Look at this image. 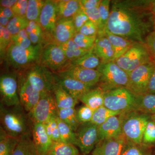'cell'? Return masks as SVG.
<instances>
[{
  "label": "cell",
  "instance_id": "d6986e66",
  "mask_svg": "<svg viewBox=\"0 0 155 155\" xmlns=\"http://www.w3.org/2000/svg\"><path fill=\"white\" fill-rule=\"evenodd\" d=\"M54 74L56 83L60 84L68 93L78 100L82 95L93 87L73 78L61 77L55 73Z\"/></svg>",
  "mask_w": 155,
  "mask_h": 155
},
{
  "label": "cell",
  "instance_id": "603a6c76",
  "mask_svg": "<svg viewBox=\"0 0 155 155\" xmlns=\"http://www.w3.org/2000/svg\"><path fill=\"white\" fill-rule=\"evenodd\" d=\"M104 34L110 42L114 50V61L123 55L136 43L111 33L107 29L105 31Z\"/></svg>",
  "mask_w": 155,
  "mask_h": 155
},
{
  "label": "cell",
  "instance_id": "e0dca14e",
  "mask_svg": "<svg viewBox=\"0 0 155 155\" xmlns=\"http://www.w3.org/2000/svg\"><path fill=\"white\" fill-rule=\"evenodd\" d=\"M126 141L123 135L99 141L92 151V155H120Z\"/></svg>",
  "mask_w": 155,
  "mask_h": 155
},
{
  "label": "cell",
  "instance_id": "4fadbf2b",
  "mask_svg": "<svg viewBox=\"0 0 155 155\" xmlns=\"http://www.w3.org/2000/svg\"><path fill=\"white\" fill-rule=\"evenodd\" d=\"M98 127L91 122L80 124L75 131L78 147L84 155H88L98 142Z\"/></svg>",
  "mask_w": 155,
  "mask_h": 155
},
{
  "label": "cell",
  "instance_id": "5bb4252c",
  "mask_svg": "<svg viewBox=\"0 0 155 155\" xmlns=\"http://www.w3.org/2000/svg\"><path fill=\"white\" fill-rule=\"evenodd\" d=\"M54 73L61 77L73 78L92 87L99 83L101 76L97 69H86L70 64L61 71Z\"/></svg>",
  "mask_w": 155,
  "mask_h": 155
},
{
  "label": "cell",
  "instance_id": "4316f807",
  "mask_svg": "<svg viewBox=\"0 0 155 155\" xmlns=\"http://www.w3.org/2000/svg\"><path fill=\"white\" fill-rule=\"evenodd\" d=\"M135 110L151 115L155 114V94L146 93L136 97Z\"/></svg>",
  "mask_w": 155,
  "mask_h": 155
},
{
  "label": "cell",
  "instance_id": "11a10c76",
  "mask_svg": "<svg viewBox=\"0 0 155 155\" xmlns=\"http://www.w3.org/2000/svg\"><path fill=\"white\" fill-rule=\"evenodd\" d=\"M146 93L155 94V69L149 81Z\"/></svg>",
  "mask_w": 155,
  "mask_h": 155
},
{
  "label": "cell",
  "instance_id": "ffe728a7",
  "mask_svg": "<svg viewBox=\"0 0 155 155\" xmlns=\"http://www.w3.org/2000/svg\"><path fill=\"white\" fill-rule=\"evenodd\" d=\"M122 135V123L119 115L112 116L98 127V142Z\"/></svg>",
  "mask_w": 155,
  "mask_h": 155
},
{
  "label": "cell",
  "instance_id": "ee69618b",
  "mask_svg": "<svg viewBox=\"0 0 155 155\" xmlns=\"http://www.w3.org/2000/svg\"><path fill=\"white\" fill-rule=\"evenodd\" d=\"M72 19L76 33L79 32L81 27L89 20L86 13L81 9L72 17Z\"/></svg>",
  "mask_w": 155,
  "mask_h": 155
},
{
  "label": "cell",
  "instance_id": "bcb514c9",
  "mask_svg": "<svg viewBox=\"0 0 155 155\" xmlns=\"http://www.w3.org/2000/svg\"><path fill=\"white\" fill-rule=\"evenodd\" d=\"M86 36L97 37L98 28L95 24L89 20L81 28L79 32Z\"/></svg>",
  "mask_w": 155,
  "mask_h": 155
},
{
  "label": "cell",
  "instance_id": "6da1fadb",
  "mask_svg": "<svg viewBox=\"0 0 155 155\" xmlns=\"http://www.w3.org/2000/svg\"><path fill=\"white\" fill-rule=\"evenodd\" d=\"M150 2L113 1L107 29L132 41L145 43L146 37L153 29L154 16L150 11Z\"/></svg>",
  "mask_w": 155,
  "mask_h": 155
},
{
  "label": "cell",
  "instance_id": "f5cc1de1",
  "mask_svg": "<svg viewBox=\"0 0 155 155\" xmlns=\"http://www.w3.org/2000/svg\"><path fill=\"white\" fill-rule=\"evenodd\" d=\"M101 0H80L81 8L83 10L98 8Z\"/></svg>",
  "mask_w": 155,
  "mask_h": 155
},
{
  "label": "cell",
  "instance_id": "d590c367",
  "mask_svg": "<svg viewBox=\"0 0 155 155\" xmlns=\"http://www.w3.org/2000/svg\"><path fill=\"white\" fill-rule=\"evenodd\" d=\"M29 21L25 17L15 16L10 19L6 28L11 36H14L28 26Z\"/></svg>",
  "mask_w": 155,
  "mask_h": 155
},
{
  "label": "cell",
  "instance_id": "277c9868",
  "mask_svg": "<svg viewBox=\"0 0 155 155\" xmlns=\"http://www.w3.org/2000/svg\"><path fill=\"white\" fill-rule=\"evenodd\" d=\"M43 46L42 44L22 48L11 42L6 51V61L14 69H21L40 64Z\"/></svg>",
  "mask_w": 155,
  "mask_h": 155
},
{
  "label": "cell",
  "instance_id": "816d5d0a",
  "mask_svg": "<svg viewBox=\"0 0 155 155\" xmlns=\"http://www.w3.org/2000/svg\"><path fill=\"white\" fill-rule=\"evenodd\" d=\"M28 37L33 45L42 44V43L44 38L43 31H38L28 34Z\"/></svg>",
  "mask_w": 155,
  "mask_h": 155
},
{
  "label": "cell",
  "instance_id": "680465c9",
  "mask_svg": "<svg viewBox=\"0 0 155 155\" xmlns=\"http://www.w3.org/2000/svg\"><path fill=\"white\" fill-rule=\"evenodd\" d=\"M10 19L8 17H5L4 15L0 14V25H2L4 27H6L8 24Z\"/></svg>",
  "mask_w": 155,
  "mask_h": 155
},
{
  "label": "cell",
  "instance_id": "94428289",
  "mask_svg": "<svg viewBox=\"0 0 155 155\" xmlns=\"http://www.w3.org/2000/svg\"><path fill=\"white\" fill-rule=\"evenodd\" d=\"M150 119L151 120H152L153 122H155V114L151 115V116Z\"/></svg>",
  "mask_w": 155,
  "mask_h": 155
},
{
  "label": "cell",
  "instance_id": "60d3db41",
  "mask_svg": "<svg viewBox=\"0 0 155 155\" xmlns=\"http://www.w3.org/2000/svg\"><path fill=\"white\" fill-rule=\"evenodd\" d=\"M11 40L12 43L22 48H28L32 45L28 37V32L25 29L21 30L17 34L12 36Z\"/></svg>",
  "mask_w": 155,
  "mask_h": 155
},
{
  "label": "cell",
  "instance_id": "7dc6e473",
  "mask_svg": "<svg viewBox=\"0 0 155 155\" xmlns=\"http://www.w3.org/2000/svg\"><path fill=\"white\" fill-rule=\"evenodd\" d=\"M28 1L18 0L12 8L15 16L26 17V11L28 7Z\"/></svg>",
  "mask_w": 155,
  "mask_h": 155
},
{
  "label": "cell",
  "instance_id": "e7e4bbea",
  "mask_svg": "<svg viewBox=\"0 0 155 155\" xmlns=\"http://www.w3.org/2000/svg\"></svg>",
  "mask_w": 155,
  "mask_h": 155
},
{
  "label": "cell",
  "instance_id": "74e56055",
  "mask_svg": "<svg viewBox=\"0 0 155 155\" xmlns=\"http://www.w3.org/2000/svg\"><path fill=\"white\" fill-rule=\"evenodd\" d=\"M141 145L147 149L155 147V122L151 119L144 130Z\"/></svg>",
  "mask_w": 155,
  "mask_h": 155
},
{
  "label": "cell",
  "instance_id": "e575fe53",
  "mask_svg": "<svg viewBox=\"0 0 155 155\" xmlns=\"http://www.w3.org/2000/svg\"><path fill=\"white\" fill-rule=\"evenodd\" d=\"M45 1L28 0L26 17L28 21H36L39 22L40 15Z\"/></svg>",
  "mask_w": 155,
  "mask_h": 155
},
{
  "label": "cell",
  "instance_id": "6125c7cd",
  "mask_svg": "<svg viewBox=\"0 0 155 155\" xmlns=\"http://www.w3.org/2000/svg\"><path fill=\"white\" fill-rule=\"evenodd\" d=\"M153 30L155 31V17H154L153 22Z\"/></svg>",
  "mask_w": 155,
  "mask_h": 155
},
{
  "label": "cell",
  "instance_id": "8d00e7d4",
  "mask_svg": "<svg viewBox=\"0 0 155 155\" xmlns=\"http://www.w3.org/2000/svg\"><path fill=\"white\" fill-rule=\"evenodd\" d=\"M110 3L111 1L110 0H101L99 6L98 7L101 17V31L98 33L97 35L104 34L105 31L107 29L110 13Z\"/></svg>",
  "mask_w": 155,
  "mask_h": 155
},
{
  "label": "cell",
  "instance_id": "b9f144b4",
  "mask_svg": "<svg viewBox=\"0 0 155 155\" xmlns=\"http://www.w3.org/2000/svg\"><path fill=\"white\" fill-rule=\"evenodd\" d=\"M12 36L6 27L0 25V52L1 58L5 56L6 51L12 42Z\"/></svg>",
  "mask_w": 155,
  "mask_h": 155
},
{
  "label": "cell",
  "instance_id": "db71d44e",
  "mask_svg": "<svg viewBox=\"0 0 155 155\" xmlns=\"http://www.w3.org/2000/svg\"><path fill=\"white\" fill-rule=\"evenodd\" d=\"M25 29L28 34L38 31L43 30L39 22L36 21H29L28 26Z\"/></svg>",
  "mask_w": 155,
  "mask_h": 155
},
{
  "label": "cell",
  "instance_id": "f907efd6",
  "mask_svg": "<svg viewBox=\"0 0 155 155\" xmlns=\"http://www.w3.org/2000/svg\"><path fill=\"white\" fill-rule=\"evenodd\" d=\"M57 117H54L50 119L51 125L52 126L51 139L53 142H62L61 140L60 131L58 128Z\"/></svg>",
  "mask_w": 155,
  "mask_h": 155
},
{
  "label": "cell",
  "instance_id": "c3c4849f",
  "mask_svg": "<svg viewBox=\"0 0 155 155\" xmlns=\"http://www.w3.org/2000/svg\"><path fill=\"white\" fill-rule=\"evenodd\" d=\"M145 43L153 61L155 63V31L153 30L147 35L145 40Z\"/></svg>",
  "mask_w": 155,
  "mask_h": 155
},
{
  "label": "cell",
  "instance_id": "d6a6232c",
  "mask_svg": "<svg viewBox=\"0 0 155 155\" xmlns=\"http://www.w3.org/2000/svg\"><path fill=\"white\" fill-rule=\"evenodd\" d=\"M58 116L75 132L80 125L76 117L75 108L58 109Z\"/></svg>",
  "mask_w": 155,
  "mask_h": 155
},
{
  "label": "cell",
  "instance_id": "be15d7a7",
  "mask_svg": "<svg viewBox=\"0 0 155 155\" xmlns=\"http://www.w3.org/2000/svg\"><path fill=\"white\" fill-rule=\"evenodd\" d=\"M147 155H155V153L152 152L151 151H150L148 153Z\"/></svg>",
  "mask_w": 155,
  "mask_h": 155
},
{
  "label": "cell",
  "instance_id": "7c38bea8",
  "mask_svg": "<svg viewBox=\"0 0 155 155\" xmlns=\"http://www.w3.org/2000/svg\"><path fill=\"white\" fill-rule=\"evenodd\" d=\"M1 103L6 107L20 104L18 93V76L16 73H5L0 77Z\"/></svg>",
  "mask_w": 155,
  "mask_h": 155
},
{
  "label": "cell",
  "instance_id": "2e32d148",
  "mask_svg": "<svg viewBox=\"0 0 155 155\" xmlns=\"http://www.w3.org/2000/svg\"><path fill=\"white\" fill-rule=\"evenodd\" d=\"M57 21L56 1L46 0L39 22L46 35L54 36Z\"/></svg>",
  "mask_w": 155,
  "mask_h": 155
},
{
  "label": "cell",
  "instance_id": "3957f363",
  "mask_svg": "<svg viewBox=\"0 0 155 155\" xmlns=\"http://www.w3.org/2000/svg\"><path fill=\"white\" fill-rule=\"evenodd\" d=\"M119 116L122 134L126 140L141 145L143 136L150 115L133 110L122 113Z\"/></svg>",
  "mask_w": 155,
  "mask_h": 155
},
{
  "label": "cell",
  "instance_id": "7a4b0ae2",
  "mask_svg": "<svg viewBox=\"0 0 155 155\" xmlns=\"http://www.w3.org/2000/svg\"><path fill=\"white\" fill-rule=\"evenodd\" d=\"M1 126L6 133L17 138L32 134V123L21 104L8 107L0 105Z\"/></svg>",
  "mask_w": 155,
  "mask_h": 155
},
{
  "label": "cell",
  "instance_id": "52a82bcc",
  "mask_svg": "<svg viewBox=\"0 0 155 155\" xmlns=\"http://www.w3.org/2000/svg\"><path fill=\"white\" fill-rule=\"evenodd\" d=\"M24 75L41 95L53 93L56 84L54 74L47 67L39 64H35L28 68Z\"/></svg>",
  "mask_w": 155,
  "mask_h": 155
},
{
  "label": "cell",
  "instance_id": "9c48e42d",
  "mask_svg": "<svg viewBox=\"0 0 155 155\" xmlns=\"http://www.w3.org/2000/svg\"><path fill=\"white\" fill-rule=\"evenodd\" d=\"M155 69L153 61L143 64L128 74L126 88L137 97L147 93L150 78Z\"/></svg>",
  "mask_w": 155,
  "mask_h": 155
},
{
  "label": "cell",
  "instance_id": "5b68a950",
  "mask_svg": "<svg viewBox=\"0 0 155 155\" xmlns=\"http://www.w3.org/2000/svg\"><path fill=\"white\" fill-rule=\"evenodd\" d=\"M97 70L101 74L99 86L104 92L120 87H127L128 75L115 61L101 63Z\"/></svg>",
  "mask_w": 155,
  "mask_h": 155
},
{
  "label": "cell",
  "instance_id": "83f0119b",
  "mask_svg": "<svg viewBox=\"0 0 155 155\" xmlns=\"http://www.w3.org/2000/svg\"><path fill=\"white\" fill-rule=\"evenodd\" d=\"M31 137L32 134L19 138L12 155H38Z\"/></svg>",
  "mask_w": 155,
  "mask_h": 155
},
{
  "label": "cell",
  "instance_id": "681fc988",
  "mask_svg": "<svg viewBox=\"0 0 155 155\" xmlns=\"http://www.w3.org/2000/svg\"><path fill=\"white\" fill-rule=\"evenodd\" d=\"M75 44V43L74 42L72 39L66 42L59 45L61 48L64 51V54L68 61L70 62L74 60L73 50H74Z\"/></svg>",
  "mask_w": 155,
  "mask_h": 155
},
{
  "label": "cell",
  "instance_id": "6f0895ef",
  "mask_svg": "<svg viewBox=\"0 0 155 155\" xmlns=\"http://www.w3.org/2000/svg\"><path fill=\"white\" fill-rule=\"evenodd\" d=\"M17 2V0H1L0 5L1 7L12 8Z\"/></svg>",
  "mask_w": 155,
  "mask_h": 155
},
{
  "label": "cell",
  "instance_id": "30bf717a",
  "mask_svg": "<svg viewBox=\"0 0 155 155\" xmlns=\"http://www.w3.org/2000/svg\"><path fill=\"white\" fill-rule=\"evenodd\" d=\"M70 63L59 44L50 43L43 48L40 64L53 72L61 71Z\"/></svg>",
  "mask_w": 155,
  "mask_h": 155
},
{
  "label": "cell",
  "instance_id": "d4e9b609",
  "mask_svg": "<svg viewBox=\"0 0 155 155\" xmlns=\"http://www.w3.org/2000/svg\"><path fill=\"white\" fill-rule=\"evenodd\" d=\"M104 93L99 87L92 88L82 95L79 98V101L95 111L104 106Z\"/></svg>",
  "mask_w": 155,
  "mask_h": 155
},
{
  "label": "cell",
  "instance_id": "f6af8a7d",
  "mask_svg": "<svg viewBox=\"0 0 155 155\" xmlns=\"http://www.w3.org/2000/svg\"><path fill=\"white\" fill-rule=\"evenodd\" d=\"M83 11L86 13L89 20L96 25L98 28V32H100L101 29V24L98 8H95Z\"/></svg>",
  "mask_w": 155,
  "mask_h": 155
},
{
  "label": "cell",
  "instance_id": "1f68e13d",
  "mask_svg": "<svg viewBox=\"0 0 155 155\" xmlns=\"http://www.w3.org/2000/svg\"><path fill=\"white\" fill-rule=\"evenodd\" d=\"M79 150L73 144L53 142L47 155H79Z\"/></svg>",
  "mask_w": 155,
  "mask_h": 155
},
{
  "label": "cell",
  "instance_id": "484cf974",
  "mask_svg": "<svg viewBox=\"0 0 155 155\" xmlns=\"http://www.w3.org/2000/svg\"><path fill=\"white\" fill-rule=\"evenodd\" d=\"M53 93L58 109H67L75 108L78 101L65 90L60 84L56 83Z\"/></svg>",
  "mask_w": 155,
  "mask_h": 155
},
{
  "label": "cell",
  "instance_id": "44dd1931",
  "mask_svg": "<svg viewBox=\"0 0 155 155\" xmlns=\"http://www.w3.org/2000/svg\"><path fill=\"white\" fill-rule=\"evenodd\" d=\"M76 33L72 18L57 20L54 37L60 45L72 39Z\"/></svg>",
  "mask_w": 155,
  "mask_h": 155
},
{
  "label": "cell",
  "instance_id": "ab89813d",
  "mask_svg": "<svg viewBox=\"0 0 155 155\" xmlns=\"http://www.w3.org/2000/svg\"><path fill=\"white\" fill-rule=\"evenodd\" d=\"M147 148L126 140L120 155H147Z\"/></svg>",
  "mask_w": 155,
  "mask_h": 155
},
{
  "label": "cell",
  "instance_id": "91938a15",
  "mask_svg": "<svg viewBox=\"0 0 155 155\" xmlns=\"http://www.w3.org/2000/svg\"><path fill=\"white\" fill-rule=\"evenodd\" d=\"M150 11L154 17H155V0L150 1Z\"/></svg>",
  "mask_w": 155,
  "mask_h": 155
},
{
  "label": "cell",
  "instance_id": "8fae6325",
  "mask_svg": "<svg viewBox=\"0 0 155 155\" xmlns=\"http://www.w3.org/2000/svg\"><path fill=\"white\" fill-rule=\"evenodd\" d=\"M32 123L44 124L51 118L58 116V107L54 93L41 96L39 101L28 114Z\"/></svg>",
  "mask_w": 155,
  "mask_h": 155
},
{
  "label": "cell",
  "instance_id": "8992f818",
  "mask_svg": "<svg viewBox=\"0 0 155 155\" xmlns=\"http://www.w3.org/2000/svg\"><path fill=\"white\" fill-rule=\"evenodd\" d=\"M152 61L145 43L136 42L115 62L128 75L143 64Z\"/></svg>",
  "mask_w": 155,
  "mask_h": 155
},
{
  "label": "cell",
  "instance_id": "cb8c5ba5",
  "mask_svg": "<svg viewBox=\"0 0 155 155\" xmlns=\"http://www.w3.org/2000/svg\"><path fill=\"white\" fill-rule=\"evenodd\" d=\"M57 20L72 18L81 9L80 0L56 1Z\"/></svg>",
  "mask_w": 155,
  "mask_h": 155
},
{
  "label": "cell",
  "instance_id": "7bdbcfd3",
  "mask_svg": "<svg viewBox=\"0 0 155 155\" xmlns=\"http://www.w3.org/2000/svg\"><path fill=\"white\" fill-rule=\"evenodd\" d=\"M76 110V117L80 124L91 122L94 110L85 105L80 107Z\"/></svg>",
  "mask_w": 155,
  "mask_h": 155
},
{
  "label": "cell",
  "instance_id": "9a60e30c",
  "mask_svg": "<svg viewBox=\"0 0 155 155\" xmlns=\"http://www.w3.org/2000/svg\"><path fill=\"white\" fill-rule=\"evenodd\" d=\"M18 93L20 104L28 114L36 105L41 96L22 74L18 76Z\"/></svg>",
  "mask_w": 155,
  "mask_h": 155
},
{
  "label": "cell",
  "instance_id": "f1b7e54d",
  "mask_svg": "<svg viewBox=\"0 0 155 155\" xmlns=\"http://www.w3.org/2000/svg\"><path fill=\"white\" fill-rule=\"evenodd\" d=\"M101 62L99 58L93 52V49L82 56L71 61L70 64L74 66L91 69H97Z\"/></svg>",
  "mask_w": 155,
  "mask_h": 155
},
{
  "label": "cell",
  "instance_id": "f546056e",
  "mask_svg": "<svg viewBox=\"0 0 155 155\" xmlns=\"http://www.w3.org/2000/svg\"><path fill=\"white\" fill-rule=\"evenodd\" d=\"M19 138L11 136L0 127V155H12Z\"/></svg>",
  "mask_w": 155,
  "mask_h": 155
},
{
  "label": "cell",
  "instance_id": "4dcf8cb0",
  "mask_svg": "<svg viewBox=\"0 0 155 155\" xmlns=\"http://www.w3.org/2000/svg\"><path fill=\"white\" fill-rule=\"evenodd\" d=\"M57 120L61 141L78 146L77 136L75 131L62 121L58 116L57 117Z\"/></svg>",
  "mask_w": 155,
  "mask_h": 155
},
{
  "label": "cell",
  "instance_id": "9f6ffc18",
  "mask_svg": "<svg viewBox=\"0 0 155 155\" xmlns=\"http://www.w3.org/2000/svg\"><path fill=\"white\" fill-rule=\"evenodd\" d=\"M0 14L4 15L5 17H8L10 19L15 16L12 8H3V7H1L0 8Z\"/></svg>",
  "mask_w": 155,
  "mask_h": 155
},
{
  "label": "cell",
  "instance_id": "7402d4cb",
  "mask_svg": "<svg viewBox=\"0 0 155 155\" xmlns=\"http://www.w3.org/2000/svg\"><path fill=\"white\" fill-rule=\"evenodd\" d=\"M93 49L94 52L99 58L101 63L114 61V50L105 34L97 36Z\"/></svg>",
  "mask_w": 155,
  "mask_h": 155
},
{
  "label": "cell",
  "instance_id": "f35d334b",
  "mask_svg": "<svg viewBox=\"0 0 155 155\" xmlns=\"http://www.w3.org/2000/svg\"><path fill=\"white\" fill-rule=\"evenodd\" d=\"M96 39L97 37L86 36L80 33H77L72 39L79 47L83 49L90 50L94 47Z\"/></svg>",
  "mask_w": 155,
  "mask_h": 155
},
{
  "label": "cell",
  "instance_id": "ac0fdd59",
  "mask_svg": "<svg viewBox=\"0 0 155 155\" xmlns=\"http://www.w3.org/2000/svg\"><path fill=\"white\" fill-rule=\"evenodd\" d=\"M32 137L38 155H47L53 141L47 133L43 124L32 123Z\"/></svg>",
  "mask_w": 155,
  "mask_h": 155
},
{
  "label": "cell",
  "instance_id": "836d02e7",
  "mask_svg": "<svg viewBox=\"0 0 155 155\" xmlns=\"http://www.w3.org/2000/svg\"><path fill=\"white\" fill-rule=\"evenodd\" d=\"M121 114V112L112 110L103 106L94 111L91 122L98 126L112 116H119Z\"/></svg>",
  "mask_w": 155,
  "mask_h": 155
},
{
  "label": "cell",
  "instance_id": "ba28073f",
  "mask_svg": "<svg viewBox=\"0 0 155 155\" xmlns=\"http://www.w3.org/2000/svg\"><path fill=\"white\" fill-rule=\"evenodd\" d=\"M136 96L125 87L114 89L104 93V106L121 113L135 110Z\"/></svg>",
  "mask_w": 155,
  "mask_h": 155
}]
</instances>
